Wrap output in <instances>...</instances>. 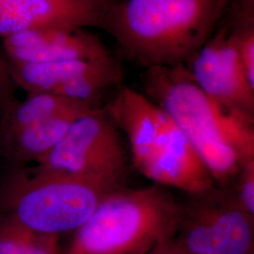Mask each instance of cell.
Instances as JSON below:
<instances>
[{"mask_svg": "<svg viewBox=\"0 0 254 254\" xmlns=\"http://www.w3.org/2000/svg\"><path fill=\"white\" fill-rule=\"evenodd\" d=\"M182 203L174 238L191 254H248L254 251V217L232 186L192 195Z\"/></svg>", "mask_w": 254, "mask_h": 254, "instance_id": "obj_6", "label": "cell"}, {"mask_svg": "<svg viewBox=\"0 0 254 254\" xmlns=\"http://www.w3.org/2000/svg\"><path fill=\"white\" fill-rule=\"evenodd\" d=\"M234 182L233 188L240 204L254 217V158L241 164Z\"/></svg>", "mask_w": 254, "mask_h": 254, "instance_id": "obj_17", "label": "cell"}, {"mask_svg": "<svg viewBox=\"0 0 254 254\" xmlns=\"http://www.w3.org/2000/svg\"><path fill=\"white\" fill-rule=\"evenodd\" d=\"M230 32L247 79L254 88V0H238Z\"/></svg>", "mask_w": 254, "mask_h": 254, "instance_id": "obj_16", "label": "cell"}, {"mask_svg": "<svg viewBox=\"0 0 254 254\" xmlns=\"http://www.w3.org/2000/svg\"><path fill=\"white\" fill-rule=\"evenodd\" d=\"M6 62L45 64L73 60H94L109 51L94 34L83 28L40 27L3 38Z\"/></svg>", "mask_w": 254, "mask_h": 254, "instance_id": "obj_9", "label": "cell"}, {"mask_svg": "<svg viewBox=\"0 0 254 254\" xmlns=\"http://www.w3.org/2000/svg\"><path fill=\"white\" fill-rule=\"evenodd\" d=\"M181 212V202L162 186L119 189L101 201L62 254H148L175 236Z\"/></svg>", "mask_w": 254, "mask_h": 254, "instance_id": "obj_3", "label": "cell"}, {"mask_svg": "<svg viewBox=\"0 0 254 254\" xmlns=\"http://www.w3.org/2000/svg\"><path fill=\"white\" fill-rule=\"evenodd\" d=\"M13 83L9 78L6 69L5 61L0 58V107L1 110L5 109L9 104L14 100L12 95Z\"/></svg>", "mask_w": 254, "mask_h": 254, "instance_id": "obj_18", "label": "cell"}, {"mask_svg": "<svg viewBox=\"0 0 254 254\" xmlns=\"http://www.w3.org/2000/svg\"><path fill=\"white\" fill-rule=\"evenodd\" d=\"M148 254H191L188 253L173 237L156 246Z\"/></svg>", "mask_w": 254, "mask_h": 254, "instance_id": "obj_19", "label": "cell"}, {"mask_svg": "<svg viewBox=\"0 0 254 254\" xmlns=\"http://www.w3.org/2000/svg\"><path fill=\"white\" fill-rule=\"evenodd\" d=\"M60 236L38 233L0 214V254H62Z\"/></svg>", "mask_w": 254, "mask_h": 254, "instance_id": "obj_15", "label": "cell"}, {"mask_svg": "<svg viewBox=\"0 0 254 254\" xmlns=\"http://www.w3.org/2000/svg\"><path fill=\"white\" fill-rule=\"evenodd\" d=\"M186 67L210 98L254 124V88L247 79L229 28H222L210 37Z\"/></svg>", "mask_w": 254, "mask_h": 254, "instance_id": "obj_7", "label": "cell"}, {"mask_svg": "<svg viewBox=\"0 0 254 254\" xmlns=\"http://www.w3.org/2000/svg\"><path fill=\"white\" fill-rule=\"evenodd\" d=\"M144 90L189 138L218 187L231 186L241 164L254 158V124L206 95L186 65L147 68Z\"/></svg>", "mask_w": 254, "mask_h": 254, "instance_id": "obj_1", "label": "cell"}, {"mask_svg": "<svg viewBox=\"0 0 254 254\" xmlns=\"http://www.w3.org/2000/svg\"><path fill=\"white\" fill-rule=\"evenodd\" d=\"M122 188L68 173L14 167L0 184V214L38 233L61 236L81 227L102 200Z\"/></svg>", "mask_w": 254, "mask_h": 254, "instance_id": "obj_4", "label": "cell"}, {"mask_svg": "<svg viewBox=\"0 0 254 254\" xmlns=\"http://www.w3.org/2000/svg\"><path fill=\"white\" fill-rule=\"evenodd\" d=\"M128 159L120 130L105 109L99 107L75 119L62 140L35 168L122 188L127 176Z\"/></svg>", "mask_w": 254, "mask_h": 254, "instance_id": "obj_5", "label": "cell"}, {"mask_svg": "<svg viewBox=\"0 0 254 254\" xmlns=\"http://www.w3.org/2000/svg\"><path fill=\"white\" fill-rule=\"evenodd\" d=\"M116 1H120V0H116Z\"/></svg>", "mask_w": 254, "mask_h": 254, "instance_id": "obj_20", "label": "cell"}, {"mask_svg": "<svg viewBox=\"0 0 254 254\" xmlns=\"http://www.w3.org/2000/svg\"><path fill=\"white\" fill-rule=\"evenodd\" d=\"M111 0H0V37L40 27H103Z\"/></svg>", "mask_w": 254, "mask_h": 254, "instance_id": "obj_8", "label": "cell"}, {"mask_svg": "<svg viewBox=\"0 0 254 254\" xmlns=\"http://www.w3.org/2000/svg\"><path fill=\"white\" fill-rule=\"evenodd\" d=\"M141 173L155 185L177 189L189 196L217 186L197 150L165 112L158 146Z\"/></svg>", "mask_w": 254, "mask_h": 254, "instance_id": "obj_10", "label": "cell"}, {"mask_svg": "<svg viewBox=\"0 0 254 254\" xmlns=\"http://www.w3.org/2000/svg\"><path fill=\"white\" fill-rule=\"evenodd\" d=\"M127 136L131 161L142 173L154 155L163 130L164 112L145 94L122 87L104 108Z\"/></svg>", "mask_w": 254, "mask_h": 254, "instance_id": "obj_12", "label": "cell"}, {"mask_svg": "<svg viewBox=\"0 0 254 254\" xmlns=\"http://www.w3.org/2000/svg\"><path fill=\"white\" fill-rule=\"evenodd\" d=\"M99 108L70 100L51 93H30L24 100L12 101L2 109L0 137L14 134L51 119L66 115H81Z\"/></svg>", "mask_w": 254, "mask_h": 254, "instance_id": "obj_13", "label": "cell"}, {"mask_svg": "<svg viewBox=\"0 0 254 254\" xmlns=\"http://www.w3.org/2000/svg\"><path fill=\"white\" fill-rule=\"evenodd\" d=\"M229 1H112L102 28L146 69L186 65L212 36Z\"/></svg>", "mask_w": 254, "mask_h": 254, "instance_id": "obj_2", "label": "cell"}, {"mask_svg": "<svg viewBox=\"0 0 254 254\" xmlns=\"http://www.w3.org/2000/svg\"><path fill=\"white\" fill-rule=\"evenodd\" d=\"M82 115L57 117L2 136L0 153L13 167L37 163L62 140L73 121Z\"/></svg>", "mask_w": 254, "mask_h": 254, "instance_id": "obj_14", "label": "cell"}, {"mask_svg": "<svg viewBox=\"0 0 254 254\" xmlns=\"http://www.w3.org/2000/svg\"><path fill=\"white\" fill-rule=\"evenodd\" d=\"M107 57L45 64L5 61V64L12 83L27 94L51 93L70 100L84 101L95 90Z\"/></svg>", "mask_w": 254, "mask_h": 254, "instance_id": "obj_11", "label": "cell"}]
</instances>
